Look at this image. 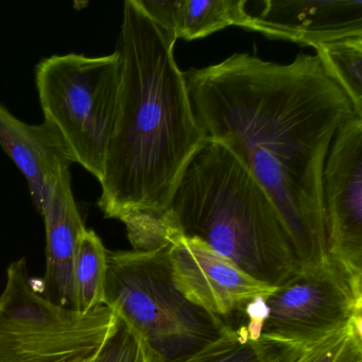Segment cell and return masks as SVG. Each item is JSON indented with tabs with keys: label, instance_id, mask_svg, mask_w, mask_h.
Masks as SVG:
<instances>
[{
	"label": "cell",
	"instance_id": "1",
	"mask_svg": "<svg viewBox=\"0 0 362 362\" xmlns=\"http://www.w3.org/2000/svg\"><path fill=\"white\" fill-rule=\"evenodd\" d=\"M177 41L139 0H127L115 49L122 63L119 107L97 202L105 218L126 228L163 219L206 139L175 62Z\"/></svg>",
	"mask_w": 362,
	"mask_h": 362
},
{
	"label": "cell",
	"instance_id": "2",
	"mask_svg": "<svg viewBox=\"0 0 362 362\" xmlns=\"http://www.w3.org/2000/svg\"><path fill=\"white\" fill-rule=\"evenodd\" d=\"M184 78L205 137L258 148L319 187L334 134L359 117L315 54L279 64L238 52Z\"/></svg>",
	"mask_w": 362,
	"mask_h": 362
},
{
	"label": "cell",
	"instance_id": "3",
	"mask_svg": "<svg viewBox=\"0 0 362 362\" xmlns=\"http://www.w3.org/2000/svg\"><path fill=\"white\" fill-rule=\"evenodd\" d=\"M167 226L196 237L257 281L281 287L300 272L289 233L247 163L205 139L164 216Z\"/></svg>",
	"mask_w": 362,
	"mask_h": 362
},
{
	"label": "cell",
	"instance_id": "4",
	"mask_svg": "<svg viewBox=\"0 0 362 362\" xmlns=\"http://www.w3.org/2000/svg\"><path fill=\"white\" fill-rule=\"evenodd\" d=\"M119 54L101 57L54 54L35 67L40 105L73 164L98 182L119 107Z\"/></svg>",
	"mask_w": 362,
	"mask_h": 362
},
{
	"label": "cell",
	"instance_id": "5",
	"mask_svg": "<svg viewBox=\"0 0 362 362\" xmlns=\"http://www.w3.org/2000/svg\"><path fill=\"white\" fill-rule=\"evenodd\" d=\"M168 247L109 251L105 305L134 326L166 362H175L215 340L228 324L179 291Z\"/></svg>",
	"mask_w": 362,
	"mask_h": 362
},
{
	"label": "cell",
	"instance_id": "6",
	"mask_svg": "<svg viewBox=\"0 0 362 362\" xmlns=\"http://www.w3.org/2000/svg\"><path fill=\"white\" fill-rule=\"evenodd\" d=\"M116 323L117 315L105 305L81 313L46 298L21 258L8 267L0 296V362H57L98 353Z\"/></svg>",
	"mask_w": 362,
	"mask_h": 362
},
{
	"label": "cell",
	"instance_id": "7",
	"mask_svg": "<svg viewBox=\"0 0 362 362\" xmlns=\"http://www.w3.org/2000/svg\"><path fill=\"white\" fill-rule=\"evenodd\" d=\"M362 321V290L334 267L300 272L262 302L260 338L302 340Z\"/></svg>",
	"mask_w": 362,
	"mask_h": 362
},
{
	"label": "cell",
	"instance_id": "8",
	"mask_svg": "<svg viewBox=\"0 0 362 362\" xmlns=\"http://www.w3.org/2000/svg\"><path fill=\"white\" fill-rule=\"evenodd\" d=\"M329 264L362 290V118L339 128L322 175Z\"/></svg>",
	"mask_w": 362,
	"mask_h": 362
},
{
	"label": "cell",
	"instance_id": "9",
	"mask_svg": "<svg viewBox=\"0 0 362 362\" xmlns=\"http://www.w3.org/2000/svg\"><path fill=\"white\" fill-rule=\"evenodd\" d=\"M167 253L179 291L220 319L267 300L277 288L254 279L196 237L180 235L171 241Z\"/></svg>",
	"mask_w": 362,
	"mask_h": 362
},
{
	"label": "cell",
	"instance_id": "10",
	"mask_svg": "<svg viewBox=\"0 0 362 362\" xmlns=\"http://www.w3.org/2000/svg\"><path fill=\"white\" fill-rule=\"evenodd\" d=\"M247 30L303 46L362 35V0H266Z\"/></svg>",
	"mask_w": 362,
	"mask_h": 362
},
{
	"label": "cell",
	"instance_id": "11",
	"mask_svg": "<svg viewBox=\"0 0 362 362\" xmlns=\"http://www.w3.org/2000/svg\"><path fill=\"white\" fill-rule=\"evenodd\" d=\"M71 167L47 184L40 214L46 230V271L41 293L54 304L76 310L74 256L86 226L71 189Z\"/></svg>",
	"mask_w": 362,
	"mask_h": 362
},
{
	"label": "cell",
	"instance_id": "12",
	"mask_svg": "<svg viewBox=\"0 0 362 362\" xmlns=\"http://www.w3.org/2000/svg\"><path fill=\"white\" fill-rule=\"evenodd\" d=\"M0 146L24 175L40 213L47 184L73 164L58 133L45 122H22L0 103Z\"/></svg>",
	"mask_w": 362,
	"mask_h": 362
},
{
	"label": "cell",
	"instance_id": "13",
	"mask_svg": "<svg viewBox=\"0 0 362 362\" xmlns=\"http://www.w3.org/2000/svg\"><path fill=\"white\" fill-rule=\"evenodd\" d=\"M362 321L302 340L257 338L262 362H362Z\"/></svg>",
	"mask_w": 362,
	"mask_h": 362
},
{
	"label": "cell",
	"instance_id": "14",
	"mask_svg": "<svg viewBox=\"0 0 362 362\" xmlns=\"http://www.w3.org/2000/svg\"><path fill=\"white\" fill-rule=\"evenodd\" d=\"M247 0H177L173 33L177 40L203 39L230 26L247 29Z\"/></svg>",
	"mask_w": 362,
	"mask_h": 362
},
{
	"label": "cell",
	"instance_id": "15",
	"mask_svg": "<svg viewBox=\"0 0 362 362\" xmlns=\"http://www.w3.org/2000/svg\"><path fill=\"white\" fill-rule=\"evenodd\" d=\"M107 254L109 250L100 237L86 228L80 235L74 256L76 310L79 313H90L105 305Z\"/></svg>",
	"mask_w": 362,
	"mask_h": 362
},
{
	"label": "cell",
	"instance_id": "16",
	"mask_svg": "<svg viewBox=\"0 0 362 362\" xmlns=\"http://www.w3.org/2000/svg\"><path fill=\"white\" fill-rule=\"evenodd\" d=\"M328 75L342 88L362 118V35L343 37L315 46Z\"/></svg>",
	"mask_w": 362,
	"mask_h": 362
},
{
	"label": "cell",
	"instance_id": "17",
	"mask_svg": "<svg viewBox=\"0 0 362 362\" xmlns=\"http://www.w3.org/2000/svg\"><path fill=\"white\" fill-rule=\"evenodd\" d=\"M175 362H262L257 339L247 324L228 325L209 344Z\"/></svg>",
	"mask_w": 362,
	"mask_h": 362
},
{
	"label": "cell",
	"instance_id": "18",
	"mask_svg": "<svg viewBox=\"0 0 362 362\" xmlns=\"http://www.w3.org/2000/svg\"><path fill=\"white\" fill-rule=\"evenodd\" d=\"M93 362H166L147 339L124 317L117 323Z\"/></svg>",
	"mask_w": 362,
	"mask_h": 362
},
{
	"label": "cell",
	"instance_id": "19",
	"mask_svg": "<svg viewBox=\"0 0 362 362\" xmlns=\"http://www.w3.org/2000/svg\"><path fill=\"white\" fill-rule=\"evenodd\" d=\"M97 354H92V355H81L74 356V357L65 358V359L59 360L57 362H88V360L93 359Z\"/></svg>",
	"mask_w": 362,
	"mask_h": 362
},
{
	"label": "cell",
	"instance_id": "20",
	"mask_svg": "<svg viewBox=\"0 0 362 362\" xmlns=\"http://www.w3.org/2000/svg\"><path fill=\"white\" fill-rule=\"evenodd\" d=\"M95 357H96V356H95ZM95 357H94V358H95ZM94 358H93V359L88 360V362H93V360H94Z\"/></svg>",
	"mask_w": 362,
	"mask_h": 362
}]
</instances>
